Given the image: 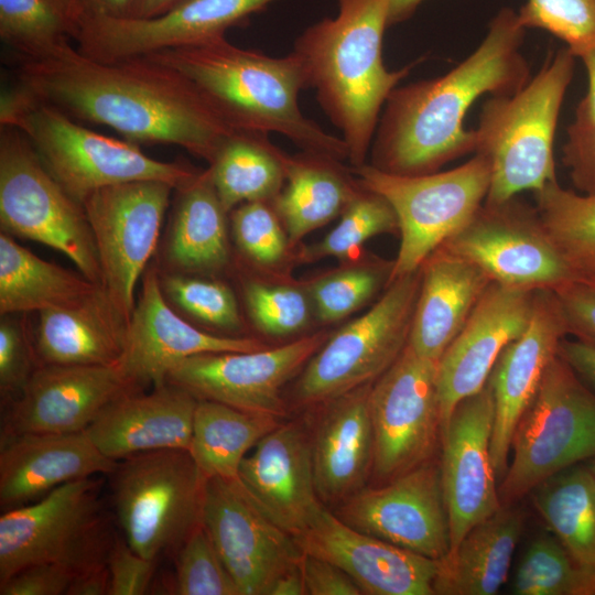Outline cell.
<instances>
[{
    "instance_id": "7402d4cb",
    "label": "cell",
    "mask_w": 595,
    "mask_h": 595,
    "mask_svg": "<svg viewBox=\"0 0 595 595\" xmlns=\"http://www.w3.org/2000/svg\"><path fill=\"white\" fill-rule=\"evenodd\" d=\"M133 391L118 365H41L4 405L1 435L85 431L109 403Z\"/></svg>"
},
{
    "instance_id": "1f68e13d",
    "label": "cell",
    "mask_w": 595,
    "mask_h": 595,
    "mask_svg": "<svg viewBox=\"0 0 595 595\" xmlns=\"http://www.w3.org/2000/svg\"><path fill=\"white\" fill-rule=\"evenodd\" d=\"M164 260L169 272L214 273L229 262L224 206L209 171L199 173L175 190Z\"/></svg>"
},
{
    "instance_id": "4dcf8cb0",
    "label": "cell",
    "mask_w": 595,
    "mask_h": 595,
    "mask_svg": "<svg viewBox=\"0 0 595 595\" xmlns=\"http://www.w3.org/2000/svg\"><path fill=\"white\" fill-rule=\"evenodd\" d=\"M523 522L521 510L513 505H506L474 526L440 560L435 594H497L508 578Z\"/></svg>"
},
{
    "instance_id": "2e32d148",
    "label": "cell",
    "mask_w": 595,
    "mask_h": 595,
    "mask_svg": "<svg viewBox=\"0 0 595 595\" xmlns=\"http://www.w3.org/2000/svg\"><path fill=\"white\" fill-rule=\"evenodd\" d=\"M202 524L240 595H269L274 581L301 563L294 537L257 506L238 478L205 479Z\"/></svg>"
},
{
    "instance_id": "277c9868",
    "label": "cell",
    "mask_w": 595,
    "mask_h": 595,
    "mask_svg": "<svg viewBox=\"0 0 595 595\" xmlns=\"http://www.w3.org/2000/svg\"><path fill=\"white\" fill-rule=\"evenodd\" d=\"M145 56L188 78L231 128L280 133L304 151L347 159L344 140L324 131L299 106L307 82L294 52L274 57L221 37Z\"/></svg>"
},
{
    "instance_id": "be15d7a7",
    "label": "cell",
    "mask_w": 595,
    "mask_h": 595,
    "mask_svg": "<svg viewBox=\"0 0 595 595\" xmlns=\"http://www.w3.org/2000/svg\"><path fill=\"white\" fill-rule=\"evenodd\" d=\"M180 0H139L133 18H151L163 13Z\"/></svg>"
},
{
    "instance_id": "6f0895ef",
    "label": "cell",
    "mask_w": 595,
    "mask_h": 595,
    "mask_svg": "<svg viewBox=\"0 0 595 595\" xmlns=\"http://www.w3.org/2000/svg\"><path fill=\"white\" fill-rule=\"evenodd\" d=\"M577 58L583 62L586 72L587 89L575 108L572 125L588 127L595 125V46L582 52Z\"/></svg>"
},
{
    "instance_id": "f546056e",
    "label": "cell",
    "mask_w": 595,
    "mask_h": 595,
    "mask_svg": "<svg viewBox=\"0 0 595 595\" xmlns=\"http://www.w3.org/2000/svg\"><path fill=\"white\" fill-rule=\"evenodd\" d=\"M421 284L408 346L439 361L491 283L476 264L444 246L421 266Z\"/></svg>"
},
{
    "instance_id": "d6986e66",
    "label": "cell",
    "mask_w": 595,
    "mask_h": 595,
    "mask_svg": "<svg viewBox=\"0 0 595 595\" xmlns=\"http://www.w3.org/2000/svg\"><path fill=\"white\" fill-rule=\"evenodd\" d=\"M277 0H180L151 18L82 19L77 48L104 61L145 56L225 37L228 29Z\"/></svg>"
},
{
    "instance_id": "91938a15",
    "label": "cell",
    "mask_w": 595,
    "mask_h": 595,
    "mask_svg": "<svg viewBox=\"0 0 595 595\" xmlns=\"http://www.w3.org/2000/svg\"><path fill=\"white\" fill-rule=\"evenodd\" d=\"M109 572L102 564L85 572L77 573L66 595H108Z\"/></svg>"
},
{
    "instance_id": "816d5d0a",
    "label": "cell",
    "mask_w": 595,
    "mask_h": 595,
    "mask_svg": "<svg viewBox=\"0 0 595 595\" xmlns=\"http://www.w3.org/2000/svg\"><path fill=\"white\" fill-rule=\"evenodd\" d=\"M563 313L567 334L595 347V289L576 279L553 290Z\"/></svg>"
},
{
    "instance_id": "ac0fdd59",
    "label": "cell",
    "mask_w": 595,
    "mask_h": 595,
    "mask_svg": "<svg viewBox=\"0 0 595 595\" xmlns=\"http://www.w3.org/2000/svg\"><path fill=\"white\" fill-rule=\"evenodd\" d=\"M334 513L360 532L423 556L441 560L450 552L441 466L432 459L383 486L360 489Z\"/></svg>"
},
{
    "instance_id": "6125c7cd",
    "label": "cell",
    "mask_w": 595,
    "mask_h": 595,
    "mask_svg": "<svg viewBox=\"0 0 595 595\" xmlns=\"http://www.w3.org/2000/svg\"><path fill=\"white\" fill-rule=\"evenodd\" d=\"M424 0H390L388 26L407 21Z\"/></svg>"
},
{
    "instance_id": "ab89813d",
    "label": "cell",
    "mask_w": 595,
    "mask_h": 595,
    "mask_svg": "<svg viewBox=\"0 0 595 595\" xmlns=\"http://www.w3.org/2000/svg\"><path fill=\"white\" fill-rule=\"evenodd\" d=\"M549 236L581 278L595 275V194L563 188L558 180L533 193Z\"/></svg>"
},
{
    "instance_id": "6da1fadb",
    "label": "cell",
    "mask_w": 595,
    "mask_h": 595,
    "mask_svg": "<svg viewBox=\"0 0 595 595\" xmlns=\"http://www.w3.org/2000/svg\"><path fill=\"white\" fill-rule=\"evenodd\" d=\"M14 57V86L136 144L177 145L209 163L236 130L188 78L149 56L104 62L66 43Z\"/></svg>"
},
{
    "instance_id": "db71d44e",
    "label": "cell",
    "mask_w": 595,
    "mask_h": 595,
    "mask_svg": "<svg viewBox=\"0 0 595 595\" xmlns=\"http://www.w3.org/2000/svg\"><path fill=\"white\" fill-rule=\"evenodd\" d=\"M75 575L57 564H32L0 582V595H66Z\"/></svg>"
},
{
    "instance_id": "e0dca14e",
    "label": "cell",
    "mask_w": 595,
    "mask_h": 595,
    "mask_svg": "<svg viewBox=\"0 0 595 595\" xmlns=\"http://www.w3.org/2000/svg\"><path fill=\"white\" fill-rule=\"evenodd\" d=\"M327 338L326 333L318 332L275 348L191 356L172 367L165 382L197 400L281 419L286 415L282 387Z\"/></svg>"
},
{
    "instance_id": "8992f818",
    "label": "cell",
    "mask_w": 595,
    "mask_h": 595,
    "mask_svg": "<svg viewBox=\"0 0 595 595\" xmlns=\"http://www.w3.org/2000/svg\"><path fill=\"white\" fill-rule=\"evenodd\" d=\"M0 126L21 131L48 172L79 204L102 187L162 181L176 190L199 173L186 163L155 160L128 140L85 128L17 86L1 95Z\"/></svg>"
},
{
    "instance_id": "ee69618b",
    "label": "cell",
    "mask_w": 595,
    "mask_h": 595,
    "mask_svg": "<svg viewBox=\"0 0 595 595\" xmlns=\"http://www.w3.org/2000/svg\"><path fill=\"white\" fill-rule=\"evenodd\" d=\"M174 556V594L240 595L202 523L187 536Z\"/></svg>"
},
{
    "instance_id": "44dd1931",
    "label": "cell",
    "mask_w": 595,
    "mask_h": 595,
    "mask_svg": "<svg viewBox=\"0 0 595 595\" xmlns=\"http://www.w3.org/2000/svg\"><path fill=\"white\" fill-rule=\"evenodd\" d=\"M145 271L118 364L136 391L164 385L172 367L191 356L267 348L256 338L208 333L192 325L165 300L159 271Z\"/></svg>"
},
{
    "instance_id": "484cf974",
    "label": "cell",
    "mask_w": 595,
    "mask_h": 595,
    "mask_svg": "<svg viewBox=\"0 0 595 595\" xmlns=\"http://www.w3.org/2000/svg\"><path fill=\"white\" fill-rule=\"evenodd\" d=\"M238 480L257 506L294 538L323 506L313 473L312 444L296 422L281 423L244 458Z\"/></svg>"
},
{
    "instance_id": "ffe728a7",
    "label": "cell",
    "mask_w": 595,
    "mask_h": 595,
    "mask_svg": "<svg viewBox=\"0 0 595 595\" xmlns=\"http://www.w3.org/2000/svg\"><path fill=\"white\" fill-rule=\"evenodd\" d=\"M495 402L487 381L461 401L441 435V476L452 551L477 523L501 508L490 443Z\"/></svg>"
},
{
    "instance_id": "11a10c76",
    "label": "cell",
    "mask_w": 595,
    "mask_h": 595,
    "mask_svg": "<svg viewBox=\"0 0 595 595\" xmlns=\"http://www.w3.org/2000/svg\"><path fill=\"white\" fill-rule=\"evenodd\" d=\"M301 571L309 595H361L354 580L336 564L303 553Z\"/></svg>"
},
{
    "instance_id": "681fc988",
    "label": "cell",
    "mask_w": 595,
    "mask_h": 595,
    "mask_svg": "<svg viewBox=\"0 0 595 595\" xmlns=\"http://www.w3.org/2000/svg\"><path fill=\"white\" fill-rule=\"evenodd\" d=\"M41 366L34 338L12 314L0 321V394L2 407L13 401Z\"/></svg>"
},
{
    "instance_id": "8d00e7d4",
    "label": "cell",
    "mask_w": 595,
    "mask_h": 595,
    "mask_svg": "<svg viewBox=\"0 0 595 595\" xmlns=\"http://www.w3.org/2000/svg\"><path fill=\"white\" fill-rule=\"evenodd\" d=\"M280 418L198 400L190 453L205 479L238 478L248 452L280 425Z\"/></svg>"
},
{
    "instance_id": "836d02e7",
    "label": "cell",
    "mask_w": 595,
    "mask_h": 595,
    "mask_svg": "<svg viewBox=\"0 0 595 595\" xmlns=\"http://www.w3.org/2000/svg\"><path fill=\"white\" fill-rule=\"evenodd\" d=\"M125 336L101 292L82 305L39 313L33 338L41 365L116 366Z\"/></svg>"
},
{
    "instance_id": "f35d334b",
    "label": "cell",
    "mask_w": 595,
    "mask_h": 595,
    "mask_svg": "<svg viewBox=\"0 0 595 595\" xmlns=\"http://www.w3.org/2000/svg\"><path fill=\"white\" fill-rule=\"evenodd\" d=\"M74 0H0V37L14 56H36L76 40Z\"/></svg>"
},
{
    "instance_id": "4316f807",
    "label": "cell",
    "mask_w": 595,
    "mask_h": 595,
    "mask_svg": "<svg viewBox=\"0 0 595 595\" xmlns=\"http://www.w3.org/2000/svg\"><path fill=\"white\" fill-rule=\"evenodd\" d=\"M117 462L97 448L86 430L1 435V511L33 502L65 483L109 475Z\"/></svg>"
},
{
    "instance_id": "7dc6e473",
    "label": "cell",
    "mask_w": 595,
    "mask_h": 595,
    "mask_svg": "<svg viewBox=\"0 0 595 595\" xmlns=\"http://www.w3.org/2000/svg\"><path fill=\"white\" fill-rule=\"evenodd\" d=\"M245 300L255 325L264 334L286 336L303 329L310 318V303L299 289L249 281Z\"/></svg>"
},
{
    "instance_id": "f5cc1de1",
    "label": "cell",
    "mask_w": 595,
    "mask_h": 595,
    "mask_svg": "<svg viewBox=\"0 0 595 595\" xmlns=\"http://www.w3.org/2000/svg\"><path fill=\"white\" fill-rule=\"evenodd\" d=\"M561 160L575 190L595 194V125L567 126Z\"/></svg>"
},
{
    "instance_id": "60d3db41",
    "label": "cell",
    "mask_w": 595,
    "mask_h": 595,
    "mask_svg": "<svg viewBox=\"0 0 595 595\" xmlns=\"http://www.w3.org/2000/svg\"><path fill=\"white\" fill-rule=\"evenodd\" d=\"M510 589L515 595H595V576L573 560L554 534L541 533L523 552Z\"/></svg>"
},
{
    "instance_id": "d4e9b609",
    "label": "cell",
    "mask_w": 595,
    "mask_h": 595,
    "mask_svg": "<svg viewBox=\"0 0 595 595\" xmlns=\"http://www.w3.org/2000/svg\"><path fill=\"white\" fill-rule=\"evenodd\" d=\"M566 334L554 292L537 290L528 325L506 346L490 372L488 383L495 402L490 451L498 484L508 469L515 429Z\"/></svg>"
},
{
    "instance_id": "94428289",
    "label": "cell",
    "mask_w": 595,
    "mask_h": 595,
    "mask_svg": "<svg viewBox=\"0 0 595 595\" xmlns=\"http://www.w3.org/2000/svg\"><path fill=\"white\" fill-rule=\"evenodd\" d=\"M305 584L300 565L281 574L272 584L269 595H304Z\"/></svg>"
},
{
    "instance_id": "74e56055",
    "label": "cell",
    "mask_w": 595,
    "mask_h": 595,
    "mask_svg": "<svg viewBox=\"0 0 595 595\" xmlns=\"http://www.w3.org/2000/svg\"><path fill=\"white\" fill-rule=\"evenodd\" d=\"M530 494L552 533L573 560L595 576V475L588 466L567 467Z\"/></svg>"
},
{
    "instance_id": "680465c9",
    "label": "cell",
    "mask_w": 595,
    "mask_h": 595,
    "mask_svg": "<svg viewBox=\"0 0 595 595\" xmlns=\"http://www.w3.org/2000/svg\"><path fill=\"white\" fill-rule=\"evenodd\" d=\"M139 0H74L80 21L87 17L133 18Z\"/></svg>"
},
{
    "instance_id": "e7e4bbea",
    "label": "cell",
    "mask_w": 595,
    "mask_h": 595,
    "mask_svg": "<svg viewBox=\"0 0 595 595\" xmlns=\"http://www.w3.org/2000/svg\"><path fill=\"white\" fill-rule=\"evenodd\" d=\"M582 279L585 280L591 286L595 289V275L585 277Z\"/></svg>"
},
{
    "instance_id": "52a82bcc",
    "label": "cell",
    "mask_w": 595,
    "mask_h": 595,
    "mask_svg": "<svg viewBox=\"0 0 595 595\" xmlns=\"http://www.w3.org/2000/svg\"><path fill=\"white\" fill-rule=\"evenodd\" d=\"M97 476L65 483L0 517V582L21 569L52 563L74 573L106 564L115 540Z\"/></svg>"
},
{
    "instance_id": "8fae6325",
    "label": "cell",
    "mask_w": 595,
    "mask_h": 595,
    "mask_svg": "<svg viewBox=\"0 0 595 595\" xmlns=\"http://www.w3.org/2000/svg\"><path fill=\"white\" fill-rule=\"evenodd\" d=\"M1 232L37 241L66 256L100 286L95 238L82 204L45 167L25 136L0 128Z\"/></svg>"
},
{
    "instance_id": "7c38bea8",
    "label": "cell",
    "mask_w": 595,
    "mask_h": 595,
    "mask_svg": "<svg viewBox=\"0 0 595 595\" xmlns=\"http://www.w3.org/2000/svg\"><path fill=\"white\" fill-rule=\"evenodd\" d=\"M420 284L421 269L396 278L365 314L328 337L304 366L295 401L324 404L387 371L408 345Z\"/></svg>"
},
{
    "instance_id": "9f6ffc18",
    "label": "cell",
    "mask_w": 595,
    "mask_h": 595,
    "mask_svg": "<svg viewBox=\"0 0 595 595\" xmlns=\"http://www.w3.org/2000/svg\"><path fill=\"white\" fill-rule=\"evenodd\" d=\"M559 355L588 386L595 389V347L581 340L562 339Z\"/></svg>"
},
{
    "instance_id": "7a4b0ae2",
    "label": "cell",
    "mask_w": 595,
    "mask_h": 595,
    "mask_svg": "<svg viewBox=\"0 0 595 595\" xmlns=\"http://www.w3.org/2000/svg\"><path fill=\"white\" fill-rule=\"evenodd\" d=\"M526 31L505 7L478 46L444 75L397 86L381 111L371 143V165L419 175L475 152V130L464 120L482 96L511 95L531 78L521 52Z\"/></svg>"
},
{
    "instance_id": "bcb514c9",
    "label": "cell",
    "mask_w": 595,
    "mask_h": 595,
    "mask_svg": "<svg viewBox=\"0 0 595 595\" xmlns=\"http://www.w3.org/2000/svg\"><path fill=\"white\" fill-rule=\"evenodd\" d=\"M385 280L381 269L356 266L331 272L309 285L317 317L325 323L345 318L367 303Z\"/></svg>"
},
{
    "instance_id": "f1b7e54d",
    "label": "cell",
    "mask_w": 595,
    "mask_h": 595,
    "mask_svg": "<svg viewBox=\"0 0 595 595\" xmlns=\"http://www.w3.org/2000/svg\"><path fill=\"white\" fill-rule=\"evenodd\" d=\"M371 385L323 404L311 439L314 482L322 502L339 505L363 489L372 473Z\"/></svg>"
},
{
    "instance_id": "9a60e30c",
    "label": "cell",
    "mask_w": 595,
    "mask_h": 595,
    "mask_svg": "<svg viewBox=\"0 0 595 595\" xmlns=\"http://www.w3.org/2000/svg\"><path fill=\"white\" fill-rule=\"evenodd\" d=\"M437 361L408 345L372 382L369 410L374 432V476L388 482L431 459L441 413Z\"/></svg>"
},
{
    "instance_id": "3957f363",
    "label": "cell",
    "mask_w": 595,
    "mask_h": 595,
    "mask_svg": "<svg viewBox=\"0 0 595 595\" xmlns=\"http://www.w3.org/2000/svg\"><path fill=\"white\" fill-rule=\"evenodd\" d=\"M390 0H339L334 18L312 24L295 40L307 88L342 132L351 166L366 163L383 106L421 61L389 71L382 60Z\"/></svg>"
},
{
    "instance_id": "cb8c5ba5",
    "label": "cell",
    "mask_w": 595,
    "mask_h": 595,
    "mask_svg": "<svg viewBox=\"0 0 595 595\" xmlns=\"http://www.w3.org/2000/svg\"><path fill=\"white\" fill-rule=\"evenodd\" d=\"M303 553L344 570L368 595H435L440 560L360 532L324 506L294 538Z\"/></svg>"
},
{
    "instance_id": "4fadbf2b",
    "label": "cell",
    "mask_w": 595,
    "mask_h": 595,
    "mask_svg": "<svg viewBox=\"0 0 595 595\" xmlns=\"http://www.w3.org/2000/svg\"><path fill=\"white\" fill-rule=\"evenodd\" d=\"M173 191L166 182L134 181L99 188L82 203L98 252L101 292L126 327Z\"/></svg>"
},
{
    "instance_id": "5b68a950",
    "label": "cell",
    "mask_w": 595,
    "mask_h": 595,
    "mask_svg": "<svg viewBox=\"0 0 595 595\" xmlns=\"http://www.w3.org/2000/svg\"><path fill=\"white\" fill-rule=\"evenodd\" d=\"M576 56L561 48L511 95L490 96L482 106L474 153L491 165L487 203H502L523 191H541L556 178L554 140Z\"/></svg>"
},
{
    "instance_id": "03108f58",
    "label": "cell",
    "mask_w": 595,
    "mask_h": 595,
    "mask_svg": "<svg viewBox=\"0 0 595 595\" xmlns=\"http://www.w3.org/2000/svg\"><path fill=\"white\" fill-rule=\"evenodd\" d=\"M588 468L592 470V473L595 475V456H593L591 459H588Z\"/></svg>"
},
{
    "instance_id": "c3c4849f",
    "label": "cell",
    "mask_w": 595,
    "mask_h": 595,
    "mask_svg": "<svg viewBox=\"0 0 595 595\" xmlns=\"http://www.w3.org/2000/svg\"><path fill=\"white\" fill-rule=\"evenodd\" d=\"M273 206L267 201L240 204L231 210V231L239 250L260 266L278 263L289 244Z\"/></svg>"
},
{
    "instance_id": "e575fe53",
    "label": "cell",
    "mask_w": 595,
    "mask_h": 595,
    "mask_svg": "<svg viewBox=\"0 0 595 595\" xmlns=\"http://www.w3.org/2000/svg\"><path fill=\"white\" fill-rule=\"evenodd\" d=\"M101 289L61 266L48 262L0 235V314L65 310L82 305Z\"/></svg>"
},
{
    "instance_id": "9c48e42d",
    "label": "cell",
    "mask_w": 595,
    "mask_h": 595,
    "mask_svg": "<svg viewBox=\"0 0 595 595\" xmlns=\"http://www.w3.org/2000/svg\"><path fill=\"white\" fill-rule=\"evenodd\" d=\"M111 501L128 544L140 555H174L202 523L205 478L185 448L134 454L107 475Z\"/></svg>"
},
{
    "instance_id": "d590c367",
    "label": "cell",
    "mask_w": 595,
    "mask_h": 595,
    "mask_svg": "<svg viewBox=\"0 0 595 595\" xmlns=\"http://www.w3.org/2000/svg\"><path fill=\"white\" fill-rule=\"evenodd\" d=\"M286 153L251 130L232 131L209 162V174L227 213L240 204L272 201L285 181Z\"/></svg>"
},
{
    "instance_id": "83f0119b",
    "label": "cell",
    "mask_w": 595,
    "mask_h": 595,
    "mask_svg": "<svg viewBox=\"0 0 595 595\" xmlns=\"http://www.w3.org/2000/svg\"><path fill=\"white\" fill-rule=\"evenodd\" d=\"M197 401L166 382L149 393L128 392L109 403L86 432L115 461L156 450H190Z\"/></svg>"
},
{
    "instance_id": "f6af8a7d",
    "label": "cell",
    "mask_w": 595,
    "mask_h": 595,
    "mask_svg": "<svg viewBox=\"0 0 595 595\" xmlns=\"http://www.w3.org/2000/svg\"><path fill=\"white\" fill-rule=\"evenodd\" d=\"M517 14L524 29L551 33L576 57L595 46V0H527Z\"/></svg>"
},
{
    "instance_id": "5bb4252c",
    "label": "cell",
    "mask_w": 595,
    "mask_h": 595,
    "mask_svg": "<svg viewBox=\"0 0 595 595\" xmlns=\"http://www.w3.org/2000/svg\"><path fill=\"white\" fill-rule=\"evenodd\" d=\"M510 289L555 290L581 279L558 249L536 207L517 196L487 203L444 245Z\"/></svg>"
},
{
    "instance_id": "30bf717a",
    "label": "cell",
    "mask_w": 595,
    "mask_h": 595,
    "mask_svg": "<svg viewBox=\"0 0 595 595\" xmlns=\"http://www.w3.org/2000/svg\"><path fill=\"white\" fill-rule=\"evenodd\" d=\"M510 450L511 463L498 484L502 506L595 456V392L559 354L519 420Z\"/></svg>"
},
{
    "instance_id": "ba28073f",
    "label": "cell",
    "mask_w": 595,
    "mask_h": 595,
    "mask_svg": "<svg viewBox=\"0 0 595 595\" xmlns=\"http://www.w3.org/2000/svg\"><path fill=\"white\" fill-rule=\"evenodd\" d=\"M359 184L392 206L400 246L388 283L421 268L426 258L462 230L485 203L491 183L489 160L479 153L446 171L419 175L351 166Z\"/></svg>"
},
{
    "instance_id": "d6a6232c",
    "label": "cell",
    "mask_w": 595,
    "mask_h": 595,
    "mask_svg": "<svg viewBox=\"0 0 595 595\" xmlns=\"http://www.w3.org/2000/svg\"><path fill=\"white\" fill-rule=\"evenodd\" d=\"M340 160L302 150L288 155L286 185L272 199L282 220L289 244L300 241L309 232L340 215L361 191L358 180L350 177Z\"/></svg>"
},
{
    "instance_id": "f907efd6",
    "label": "cell",
    "mask_w": 595,
    "mask_h": 595,
    "mask_svg": "<svg viewBox=\"0 0 595 595\" xmlns=\"http://www.w3.org/2000/svg\"><path fill=\"white\" fill-rule=\"evenodd\" d=\"M156 560L137 553L125 538L115 537L107 555L108 595L145 594L154 576Z\"/></svg>"
},
{
    "instance_id": "7bdbcfd3",
    "label": "cell",
    "mask_w": 595,
    "mask_h": 595,
    "mask_svg": "<svg viewBox=\"0 0 595 595\" xmlns=\"http://www.w3.org/2000/svg\"><path fill=\"white\" fill-rule=\"evenodd\" d=\"M159 279L162 293L174 310L229 335L241 328L237 300L225 283L169 271H159Z\"/></svg>"
},
{
    "instance_id": "b9f144b4",
    "label": "cell",
    "mask_w": 595,
    "mask_h": 595,
    "mask_svg": "<svg viewBox=\"0 0 595 595\" xmlns=\"http://www.w3.org/2000/svg\"><path fill=\"white\" fill-rule=\"evenodd\" d=\"M397 231L398 219L389 202L363 187L340 214L338 224L322 240L300 251V260L347 259L370 238Z\"/></svg>"
},
{
    "instance_id": "603a6c76",
    "label": "cell",
    "mask_w": 595,
    "mask_h": 595,
    "mask_svg": "<svg viewBox=\"0 0 595 595\" xmlns=\"http://www.w3.org/2000/svg\"><path fill=\"white\" fill-rule=\"evenodd\" d=\"M536 291L491 282L440 357L436 381L441 433L456 405L485 387L502 350L523 332Z\"/></svg>"
}]
</instances>
